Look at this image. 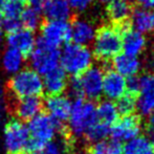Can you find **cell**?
Returning <instances> with one entry per match:
<instances>
[{"mask_svg": "<svg viewBox=\"0 0 154 154\" xmlns=\"http://www.w3.org/2000/svg\"><path fill=\"white\" fill-rule=\"evenodd\" d=\"M93 54L87 46L67 43L60 53V65L66 73L72 77L81 75L92 66Z\"/></svg>", "mask_w": 154, "mask_h": 154, "instance_id": "obj_1", "label": "cell"}, {"mask_svg": "<svg viewBox=\"0 0 154 154\" xmlns=\"http://www.w3.org/2000/svg\"><path fill=\"white\" fill-rule=\"evenodd\" d=\"M5 89L17 99L42 97L43 82L40 75L34 69L25 68L16 72L8 80Z\"/></svg>", "mask_w": 154, "mask_h": 154, "instance_id": "obj_2", "label": "cell"}, {"mask_svg": "<svg viewBox=\"0 0 154 154\" xmlns=\"http://www.w3.org/2000/svg\"><path fill=\"white\" fill-rule=\"evenodd\" d=\"M69 128L72 135L77 137H83L84 133L90 127L97 122V106L91 101L84 99H78L71 106L69 116Z\"/></svg>", "mask_w": 154, "mask_h": 154, "instance_id": "obj_3", "label": "cell"}, {"mask_svg": "<svg viewBox=\"0 0 154 154\" xmlns=\"http://www.w3.org/2000/svg\"><path fill=\"white\" fill-rule=\"evenodd\" d=\"M93 53L101 60H110L122 51L121 31L112 26H104L97 31L92 41Z\"/></svg>", "mask_w": 154, "mask_h": 154, "instance_id": "obj_4", "label": "cell"}, {"mask_svg": "<svg viewBox=\"0 0 154 154\" xmlns=\"http://www.w3.org/2000/svg\"><path fill=\"white\" fill-rule=\"evenodd\" d=\"M29 57L32 69L39 75H44L60 64L59 48L47 44L41 38L36 40V44Z\"/></svg>", "mask_w": 154, "mask_h": 154, "instance_id": "obj_5", "label": "cell"}, {"mask_svg": "<svg viewBox=\"0 0 154 154\" xmlns=\"http://www.w3.org/2000/svg\"><path fill=\"white\" fill-rule=\"evenodd\" d=\"M45 110L44 99L42 97H29L22 99H12L6 101V111L16 120L29 123L32 118Z\"/></svg>", "mask_w": 154, "mask_h": 154, "instance_id": "obj_6", "label": "cell"}, {"mask_svg": "<svg viewBox=\"0 0 154 154\" xmlns=\"http://www.w3.org/2000/svg\"><path fill=\"white\" fill-rule=\"evenodd\" d=\"M29 137L27 128L20 121L12 119L4 125V143L6 154H22Z\"/></svg>", "mask_w": 154, "mask_h": 154, "instance_id": "obj_7", "label": "cell"}, {"mask_svg": "<svg viewBox=\"0 0 154 154\" xmlns=\"http://www.w3.org/2000/svg\"><path fill=\"white\" fill-rule=\"evenodd\" d=\"M40 29V38L57 48L70 40V25L67 21L43 20Z\"/></svg>", "mask_w": 154, "mask_h": 154, "instance_id": "obj_8", "label": "cell"}, {"mask_svg": "<svg viewBox=\"0 0 154 154\" xmlns=\"http://www.w3.org/2000/svg\"><path fill=\"white\" fill-rule=\"evenodd\" d=\"M79 77L82 94L88 101L99 100L103 94L104 71L99 66H91Z\"/></svg>", "mask_w": 154, "mask_h": 154, "instance_id": "obj_9", "label": "cell"}, {"mask_svg": "<svg viewBox=\"0 0 154 154\" xmlns=\"http://www.w3.org/2000/svg\"><path fill=\"white\" fill-rule=\"evenodd\" d=\"M142 128V119L138 116H125L110 127V135L116 142H128L140 135Z\"/></svg>", "mask_w": 154, "mask_h": 154, "instance_id": "obj_10", "label": "cell"}, {"mask_svg": "<svg viewBox=\"0 0 154 154\" xmlns=\"http://www.w3.org/2000/svg\"><path fill=\"white\" fill-rule=\"evenodd\" d=\"M136 109L143 116H150L154 113V75H145L140 78Z\"/></svg>", "mask_w": 154, "mask_h": 154, "instance_id": "obj_11", "label": "cell"}, {"mask_svg": "<svg viewBox=\"0 0 154 154\" xmlns=\"http://www.w3.org/2000/svg\"><path fill=\"white\" fill-rule=\"evenodd\" d=\"M27 130L32 137L38 138L45 143L51 142L56 135L54 118L44 110L29 121Z\"/></svg>", "mask_w": 154, "mask_h": 154, "instance_id": "obj_12", "label": "cell"}, {"mask_svg": "<svg viewBox=\"0 0 154 154\" xmlns=\"http://www.w3.org/2000/svg\"><path fill=\"white\" fill-rule=\"evenodd\" d=\"M8 44L10 47L16 49L23 57H29L36 44L34 32L26 29H21L8 34Z\"/></svg>", "mask_w": 154, "mask_h": 154, "instance_id": "obj_13", "label": "cell"}, {"mask_svg": "<svg viewBox=\"0 0 154 154\" xmlns=\"http://www.w3.org/2000/svg\"><path fill=\"white\" fill-rule=\"evenodd\" d=\"M43 91L47 94V97L60 95L66 90L67 87V75L61 66H57L53 70L48 71L44 75L42 80Z\"/></svg>", "mask_w": 154, "mask_h": 154, "instance_id": "obj_14", "label": "cell"}, {"mask_svg": "<svg viewBox=\"0 0 154 154\" xmlns=\"http://www.w3.org/2000/svg\"><path fill=\"white\" fill-rule=\"evenodd\" d=\"M126 92V78L114 70H108L107 72H104L103 94L109 101L119 100Z\"/></svg>", "mask_w": 154, "mask_h": 154, "instance_id": "obj_15", "label": "cell"}, {"mask_svg": "<svg viewBox=\"0 0 154 154\" xmlns=\"http://www.w3.org/2000/svg\"><path fill=\"white\" fill-rule=\"evenodd\" d=\"M122 51L124 54L137 57L146 47V39L144 35L130 27H122Z\"/></svg>", "mask_w": 154, "mask_h": 154, "instance_id": "obj_16", "label": "cell"}, {"mask_svg": "<svg viewBox=\"0 0 154 154\" xmlns=\"http://www.w3.org/2000/svg\"><path fill=\"white\" fill-rule=\"evenodd\" d=\"M44 104L45 111L51 116L62 122H66L69 119L72 104L67 97H64L62 94L47 97L46 101H44Z\"/></svg>", "mask_w": 154, "mask_h": 154, "instance_id": "obj_17", "label": "cell"}, {"mask_svg": "<svg viewBox=\"0 0 154 154\" xmlns=\"http://www.w3.org/2000/svg\"><path fill=\"white\" fill-rule=\"evenodd\" d=\"M97 31L91 22L85 19H77L70 25V39L72 43L87 46L92 43Z\"/></svg>", "mask_w": 154, "mask_h": 154, "instance_id": "obj_18", "label": "cell"}, {"mask_svg": "<svg viewBox=\"0 0 154 154\" xmlns=\"http://www.w3.org/2000/svg\"><path fill=\"white\" fill-rule=\"evenodd\" d=\"M41 10L46 20L68 21L72 16V8L67 0H47Z\"/></svg>", "mask_w": 154, "mask_h": 154, "instance_id": "obj_19", "label": "cell"}, {"mask_svg": "<svg viewBox=\"0 0 154 154\" xmlns=\"http://www.w3.org/2000/svg\"><path fill=\"white\" fill-rule=\"evenodd\" d=\"M113 70L123 75L124 78L134 77L140 70V61L137 57L126 55V54H119L113 58L112 62Z\"/></svg>", "mask_w": 154, "mask_h": 154, "instance_id": "obj_20", "label": "cell"}, {"mask_svg": "<svg viewBox=\"0 0 154 154\" xmlns=\"http://www.w3.org/2000/svg\"><path fill=\"white\" fill-rule=\"evenodd\" d=\"M131 24L133 29L140 34L154 32V8H140L131 14Z\"/></svg>", "mask_w": 154, "mask_h": 154, "instance_id": "obj_21", "label": "cell"}, {"mask_svg": "<svg viewBox=\"0 0 154 154\" xmlns=\"http://www.w3.org/2000/svg\"><path fill=\"white\" fill-rule=\"evenodd\" d=\"M132 14V8L128 0H112L107 6V15L114 23L123 24Z\"/></svg>", "mask_w": 154, "mask_h": 154, "instance_id": "obj_22", "label": "cell"}, {"mask_svg": "<svg viewBox=\"0 0 154 154\" xmlns=\"http://www.w3.org/2000/svg\"><path fill=\"white\" fill-rule=\"evenodd\" d=\"M153 152L154 144L143 135L128 140L123 146V154H153Z\"/></svg>", "mask_w": 154, "mask_h": 154, "instance_id": "obj_23", "label": "cell"}, {"mask_svg": "<svg viewBox=\"0 0 154 154\" xmlns=\"http://www.w3.org/2000/svg\"><path fill=\"white\" fill-rule=\"evenodd\" d=\"M97 116L99 122L111 127L119 120V111L116 104L109 100L102 101L97 106Z\"/></svg>", "mask_w": 154, "mask_h": 154, "instance_id": "obj_24", "label": "cell"}, {"mask_svg": "<svg viewBox=\"0 0 154 154\" xmlns=\"http://www.w3.org/2000/svg\"><path fill=\"white\" fill-rule=\"evenodd\" d=\"M85 154H123V146L114 140H103L86 147Z\"/></svg>", "mask_w": 154, "mask_h": 154, "instance_id": "obj_25", "label": "cell"}, {"mask_svg": "<svg viewBox=\"0 0 154 154\" xmlns=\"http://www.w3.org/2000/svg\"><path fill=\"white\" fill-rule=\"evenodd\" d=\"M23 59L24 57L19 51L8 47L2 56V66L6 72L16 73L20 70V68H22Z\"/></svg>", "mask_w": 154, "mask_h": 154, "instance_id": "obj_26", "label": "cell"}, {"mask_svg": "<svg viewBox=\"0 0 154 154\" xmlns=\"http://www.w3.org/2000/svg\"><path fill=\"white\" fill-rule=\"evenodd\" d=\"M42 21V17H41L39 10L32 8L31 5L23 8L20 16L21 26L23 29H26L29 31L34 32L40 27Z\"/></svg>", "mask_w": 154, "mask_h": 154, "instance_id": "obj_27", "label": "cell"}, {"mask_svg": "<svg viewBox=\"0 0 154 154\" xmlns=\"http://www.w3.org/2000/svg\"><path fill=\"white\" fill-rule=\"evenodd\" d=\"M0 14L5 20H20L21 13L24 8L22 0H6L0 5Z\"/></svg>", "mask_w": 154, "mask_h": 154, "instance_id": "obj_28", "label": "cell"}, {"mask_svg": "<svg viewBox=\"0 0 154 154\" xmlns=\"http://www.w3.org/2000/svg\"><path fill=\"white\" fill-rule=\"evenodd\" d=\"M109 135L110 126L105 125V124L97 121L84 133L83 138L88 144H93V143H97L103 140H106V137Z\"/></svg>", "mask_w": 154, "mask_h": 154, "instance_id": "obj_29", "label": "cell"}, {"mask_svg": "<svg viewBox=\"0 0 154 154\" xmlns=\"http://www.w3.org/2000/svg\"><path fill=\"white\" fill-rule=\"evenodd\" d=\"M116 109L119 111V114H122L123 116L133 114L136 110V97L135 95L125 93L123 97H121L119 100H116Z\"/></svg>", "mask_w": 154, "mask_h": 154, "instance_id": "obj_30", "label": "cell"}, {"mask_svg": "<svg viewBox=\"0 0 154 154\" xmlns=\"http://www.w3.org/2000/svg\"><path fill=\"white\" fill-rule=\"evenodd\" d=\"M67 1H68L70 8H72V11L85 12L92 4L93 0H67Z\"/></svg>", "mask_w": 154, "mask_h": 154, "instance_id": "obj_31", "label": "cell"}, {"mask_svg": "<svg viewBox=\"0 0 154 154\" xmlns=\"http://www.w3.org/2000/svg\"><path fill=\"white\" fill-rule=\"evenodd\" d=\"M6 111V103H5V87L0 82V129L4 125V116Z\"/></svg>", "mask_w": 154, "mask_h": 154, "instance_id": "obj_32", "label": "cell"}, {"mask_svg": "<svg viewBox=\"0 0 154 154\" xmlns=\"http://www.w3.org/2000/svg\"><path fill=\"white\" fill-rule=\"evenodd\" d=\"M126 87H127V92L130 94H137L138 89H140V78L134 75L126 79Z\"/></svg>", "mask_w": 154, "mask_h": 154, "instance_id": "obj_33", "label": "cell"}, {"mask_svg": "<svg viewBox=\"0 0 154 154\" xmlns=\"http://www.w3.org/2000/svg\"><path fill=\"white\" fill-rule=\"evenodd\" d=\"M140 8H154V0H136Z\"/></svg>", "mask_w": 154, "mask_h": 154, "instance_id": "obj_34", "label": "cell"}, {"mask_svg": "<svg viewBox=\"0 0 154 154\" xmlns=\"http://www.w3.org/2000/svg\"><path fill=\"white\" fill-rule=\"evenodd\" d=\"M46 1L47 0H29V5L32 6V8H37V10H39V11L42 8L43 4H44Z\"/></svg>", "mask_w": 154, "mask_h": 154, "instance_id": "obj_35", "label": "cell"}, {"mask_svg": "<svg viewBox=\"0 0 154 154\" xmlns=\"http://www.w3.org/2000/svg\"><path fill=\"white\" fill-rule=\"evenodd\" d=\"M146 132H154V113L149 116V121L146 125Z\"/></svg>", "mask_w": 154, "mask_h": 154, "instance_id": "obj_36", "label": "cell"}, {"mask_svg": "<svg viewBox=\"0 0 154 154\" xmlns=\"http://www.w3.org/2000/svg\"><path fill=\"white\" fill-rule=\"evenodd\" d=\"M97 1L101 2V3H103V4H108V3H110L112 0H97Z\"/></svg>", "mask_w": 154, "mask_h": 154, "instance_id": "obj_37", "label": "cell"}, {"mask_svg": "<svg viewBox=\"0 0 154 154\" xmlns=\"http://www.w3.org/2000/svg\"><path fill=\"white\" fill-rule=\"evenodd\" d=\"M2 38H3V34H2V29H1V26H0V43L2 42Z\"/></svg>", "mask_w": 154, "mask_h": 154, "instance_id": "obj_38", "label": "cell"}, {"mask_svg": "<svg viewBox=\"0 0 154 154\" xmlns=\"http://www.w3.org/2000/svg\"><path fill=\"white\" fill-rule=\"evenodd\" d=\"M1 23H2V16H1V14H0V26H1Z\"/></svg>", "mask_w": 154, "mask_h": 154, "instance_id": "obj_39", "label": "cell"}, {"mask_svg": "<svg viewBox=\"0 0 154 154\" xmlns=\"http://www.w3.org/2000/svg\"><path fill=\"white\" fill-rule=\"evenodd\" d=\"M152 69H153V72H154V59H153V61H152Z\"/></svg>", "mask_w": 154, "mask_h": 154, "instance_id": "obj_40", "label": "cell"}, {"mask_svg": "<svg viewBox=\"0 0 154 154\" xmlns=\"http://www.w3.org/2000/svg\"><path fill=\"white\" fill-rule=\"evenodd\" d=\"M153 154H154V152H153Z\"/></svg>", "mask_w": 154, "mask_h": 154, "instance_id": "obj_41", "label": "cell"}]
</instances>
